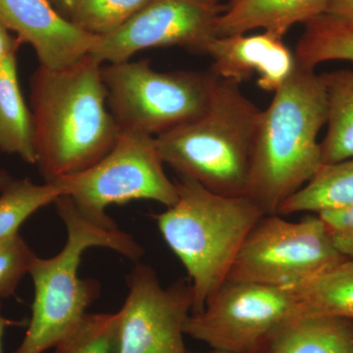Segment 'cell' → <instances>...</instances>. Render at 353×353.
I'll list each match as a JSON object with an SVG mask.
<instances>
[{"instance_id":"23","label":"cell","mask_w":353,"mask_h":353,"mask_svg":"<svg viewBox=\"0 0 353 353\" xmlns=\"http://www.w3.org/2000/svg\"><path fill=\"white\" fill-rule=\"evenodd\" d=\"M55 353H119L117 312L87 313L57 343Z\"/></svg>"},{"instance_id":"31","label":"cell","mask_w":353,"mask_h":353,"mask_svg":"<svg viewBox=\"0 0 353 353\" xmlns=\"http://www.w3.org/2000/svg\"><path fill=\"white\" fill-rule=\"evenodd\" d=\"M10 181L11 178L9 176L8 174H7L6 171L0 170V192L3 190L4 188L8 185Z\"/></svg>"},{"instance_id":"2","label":"cell","mask_w":353,"mask_h":353,"mask_svg":"<svg viewBox=\"0 0 353 353\" xmlns=\"http://www.w3.org/2000/svg\"><path fill=\"white\" fill-rule=\"evenodd\" d=\"M262 110L253 145L248 196L265 215L311 180L323 165L318 134L327 122L321 76L296 66Z\"/></svg>"},{"instance_id":"10","label":"cell","mask_w":353,"mask_h":353,"mask_svg":"<svg viewBox=\"0 0 353 353\" xmlns=\"http://www.w3.org/2000/svg\"><path fill=\"white\" fill-rule=\"evenodd\" d=\"M225 6L206 0H150L113 34L97 38L90 50L101 63L129 61L150 48L178 46L206 55L217 36V20Z\"/></svg>"},{"instance_id":"1","label":"cell","mask_w":353,"mask_h":353,"mask_svg":"<svg viewBox=\"0 0 353 353\" xmlns=\"http://www.w3.org/2000/svg\"><path fill=\"white\" fill-rule=\"evenodd\" d=\"M101 67L88 53L64 68L39 65L31 77L36 165L46 183L92 166L119 138Z\"/></svg>"},{"instance_id":"20","label":"cell","mask_w":353,"mask_h":353,"mask_svg":"<svg viewBox=\"0 0 353 353\" xmlns=\"http://www.w3.org/2000/svg\"><path fill=\"white\" fill-rule=\"evenodd\" d=\"M296 44L297 66L307 71L332 60L353 61V25L323 13L304 23Z\"/></svg>"},{"instance_id":"19","label":"cell","mask_w":353,"mask_h":353,"mask_svg":"<svg viewBox=\"0 0 353 353\" xmlns=\"http://www.w3.org/2000/svg\"><path fill=\"white\" fill-rule=\"evenodd\" d=\"M301 316H331L353 321V262L345 259L294 288Z\"/></svg>"},{"instance_id":"12","label":"cell","mask_w":353,"mask_h":353,"mask_svg":"<svg viewBox=\"0 0 353 353\" xmlns=\"http://www.w3.org/2000/svg\"><path fill=\"white\" fill-rule=\"evenodd\" d=\"M0 23L34 48L39 65L50 69L75 63L97 39L70 22L50 0H0Z\"/></svg>"},{"instance_id":"4","label":"cell","mask_w":353,"mask_h":353,"mask_svg":"<svg viewBox=\"0 0 353 353\" xmlns=\"http://www.w3.org/2000/svg\"><path fill=\"white\" fill-rule=\"evenodd\" d=\"M67 231L64 248L50 259L36 257L29 275L34 283L32 317L24 340L12 353H43L55 347L87 314V309L101 294V284L79 277L83 252L105 248L138 261L143 246L131 234L117 229L97 226L79 211L67 196L54 202Z\"/></svg>"},{"instance_id":"25","label":"cell","mask_w":353,"mask_h":353,"mask_svg":"<svg viewBox=\"0 0 353 353\" xmlns=\"http://www.w3.org/2000/svg\"><path fill=\"white\" fill-rule=\"evenodd\" d=\"M325 224L334 250L341 256L353 262V232L343 228L332 226L326 222Z\"/></svg>"},{"instance_id":"26","label":"cell","mask_w":353,"mask_h":353,"mask_svg":"<svg viewBox=\"0 0 353 353\" xmlns=\"http://www.w3.org/2000/svg\"><path fill=\"white\" fill-rule=\"evenodd\" d=\"M318 215L327 224L353 232V205L339 210L324 211Z\"/></svg>"},{"instance_id":"6","label":"cell","mask_w":353,"mask_h":353,"mask_svg":"<svg viewBox=\"0 0 353 353\" xmlns=\"http://www.w3.org/2000/svg\"><path fill=\"white\" fill-rule=\"evenodd\" d=\"M101 78L121 131L154 138L203 115L219 80L210 69L157 71L148 60L102 66Z\"/></svg>"},{"instance_id":"27","label":"cell","mask_w":353,"mask_h":353,"mask_svg":"<svg viewBox=\"0 0 353 353\" xmlns=\"http://www.w3.org/2000/svg\"><path fill=\"white\" fill-rule=\"evenodd\" d=\"M325 13L353 25V0H330Z\"/></svg>"},{"instance_id":"9","label":"cell","mask_w":353,"mask_h":353,"mask_svg":"<svg viewBox=\"0 0 353 353\" xmlns=\"http://www.w3.org/2000/svg\"><path fill=\"white\" fill-rule=\"evenodd\" d=\"M301 316L294 288L227 280L201 311L190 313L183 332L214 350L252 353L274 330Z\"/></svg>"},{"instance_id":"7","label":"cell","mask_w":353,"mask_h":353,"mask_svg":"<svg viewBox=\"0 0 353 353\" xmlns=\"http://www.w3.org/2000/svg\"><path fill=\"white\" fill-rule=\"evenodd\" d=\"M69 196L90 222L117 229L106 209L132 201H152L170 208L178 201L176 183L164 170L154 137L121 131L115 145L85 170L50 182Z\"/></svg>"},{"instance_id":"29","label":"cell","mask_w":353,"mask_h":353,"mask_svg":"<svg viewBox=\"0 0 353 353\" xmlns=\"http://www.w3.org/2000/svg\"><path fill=\"white\" fill-rule=\"evenodd\" d=\"M22 321H15V320L8 319L1 314V307H0V353L2 352V340H3L4 333L9 327L21 326Z\"/></svg>"},{"instance_id":"11","label":"cell","mask_w":353,"mask_h":353,"mask_svg":"<svg viewBox=\"0 0 353 353\" xmlns=\"http://www.w3.org/2000/svg\"><path fill=\"white\" fill-rule=\"evenodd\" d=\"M129 294L118 311L119 353H185L183 327L194 303L192 284L163 288L157 273L138 264L128 277Z\"/></svg>"},{"instance_id":"17","label":"cell","mask_w":353,"mask_h":353,"mask_svg":"<svg viewBox=\"0 0 353 353\" xmlns=\"http://www.w3.org/2000/svg\"><path fill=\"white\" fill-rule=\"evenodd\" d=\"M353 205V158L323 164L308 183L283 202L277 214L339 210Z\"/></svg>"},{"instance_id":"32","label":"cell","mask_w":353,"mask_h":353,"mask_svg":"<svg viewBox=\"0 0 353 353\" xmlns=\"http://www.w3.org/2000/svg\"><path fill=\"white\" fill-rule=\"evenodd\" d=\"M185 353H194V352H185ZM209 353H230V352H221V350H213V352H209Z\"/></svg>"},{"instance_id":"30","label":"cell","mask_w":353,"mask_h":353,"mask_svg":"<svg viewBox=\"0 0 353 353\" xmlns=\"http://www.w3.org/2000/svg\"><path fill=\"white\" fill-rule=\"evenodd\" d=\"M51 4L54 6L58 12L66 18L67 11H68L69 0H50Z\"/></svg>"},{"instance_id":"18","label":"cell","mask_w":353,"mask_h":353,"mask_svg":"<svg viewBox=\"0 0 353 353\" xmlns=\"http://www.w3.org/2000/svg\"><path fill=\"white\" fill-rule=\"evenodd\" d=\"M327 97L326 137L321 143L323 164L353 158V70L322 74Z\"/></svg>"},{"instance_id":"24","label":"cell","mask_w":353,"mask_h":353,"mask_svg":"<svg viewBox=\"0 0 353 353\" xmlns=\"http://www.w3.org/2000/svg\"><path fill=\"white\" fill-rule=\"evenodd\" d=\"M36 257L19 234L0 241V299H8L15 294Z\"/></svg>"},{"instance_id":"8","label":"cell","mask_w":353,"mask_h":353,"mask_svg":"<svg viewBox=\"0 0 353 353\" xmlns=\"http://www.w3.org/2000/svg\"><path fill=\"white\" fill-rule=\"evenodd\" d=\"M345 259L319 215L299 222L265 215L246 238L227 280L296 288Z\"/></svg>"},{"instance_id":"3","label":"cell","mask_w":353,"mask_h":353,"mask_svg":"<svg viewBox=\"0 0 353 353\" xmlns=\"http://www.w3.org/2000/svg\"><path fill=\"white\" fill-rule=\"evenodd\" d=\"M178 201L154 215L164 241L182 262L192 284V313L226 282L241 246L265 213L248 196L215 194L179 176Z\"/></svg>"},{"instance_id":"33","label":"cell","mask_w":353,"mask_h":353,"mask_svg":"<svg viewBox=\"0 0 353 353\" xmlns=\"http://www.w3.org/2000/svg\"><path fill=\"white\" fill-rule=\"evenodd\" d=\"M206 1L213 2V3H219L220 0H206Z\"/></svg>"},{"instance_id":"16","label":"cell","mask_w":353,"mask_h":353,"mask_svg":"<svg viewBox=\"0 0 353 353\" xmlns=\"http://www.w3.org/2000/svg\"><path fill=\"white\" fill-rule=\"evenodd\" d=\"M0 150L36 165L32 112L21 92L16 55L0 66Z\"/></svg>"},{"instance_id":"21","label":"cell","mask_w":353,"mask_h":353,"mask_svg":"<svg viewBox=\"0 0 353 353\" xmlns=\"http://www.w3.org/2000/svg\"><path fill=\"white\" fill-rule=\"evenodd\" d=\"M61 196V190L52 183L38 185L28 178L11 180L0 194V241L19 234L28 218Z\"/></svg>"},{"instance_id":"28","label":"cell","mask_w":353,"mask_h":353,"mask_svg":"<svg viewBox=\"0 0 353 353\" xmlns=\"http://www.w3.org/2000/svg\"><path fill=\"white\" fill-rule=\"evenodd\" d=\"M21 44L19 39L14 38L10 31L0 23V66L9 57L16 55Z\"/></svg>"},{"instance_id":"5","label":"cell","mask_w":353,"mask_h":353,"mask_svg":"<svg viewBox=\"0 0 353 353\" xmlns=\"http://www.w3.org/2000/svg\"><path fill=\"white\" fill-rule=\"evenodd\" d=\"M262 110L220 79L201 117L155 138L164 164L225 196H248L253 145Z\"/></svg>"},{"instance_id":"15","label":"cell","mask_w":353,"mask_h":353,"mask_svg":"<svg viewBox=\"0 0 353 353\" xmlns=\"http://www.w3.org/2000/svg\"><path fill=\"white\" fill-rule=\"evenodd\" d=\"M252 353H353V321L301 316L274 330Z\"/></svg>"},{"instance_id":"13","label":"cell","mask_w":353,"mask_h":353,"mask_svg":"<svg viewBox=\"0 0 353 353\" xmlns=\"http://www.w3.org/2000/svg\"><path fill=\"white\" fill-rule=\"evenodd\" d=\"M206 55L212 59L210 70L218 78L241 83L256 75L257 85L269 92H277L297 66L284 37L269 31L218 37Z\"/></svg>"},{"instance_id":"14","label":"cell","mask_w":353,"mask_h":353,"mask_svg":"<svg viewBox=\"0 0 353 353\" xmlns=\"http://www.w3.org/2000/svg\"><path fill=\"white\" fill-rule=\"evenodd\" d=\"M330 0H229L217 20V36L245 34L255 29L285 37L297 24L326 11Z\"/></svg>"},{"instance_id":"22","label":"cell","mask_w":353,"mask_h":353,"mask_svg":"<svg viewBox=\"0 0 353 353\" xmlns=\"http://www.w3.org/2000/svg\"><path fill=\"white\" fill-rule=\"evenodd\" d=\"M150 0H69L66 18L82 31L101 38L121 29Z\"/></svg>"}]
</instances>
